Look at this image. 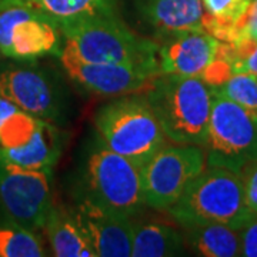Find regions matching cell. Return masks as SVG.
Here are the masks:
<instances>
[{
  "instance_id": "1",
  "label": "cell",
  "mask_w": 257,
  "mask_h": 257,
  "mask_svg": "<svg viewBox=\"0 0 257 257\" xmlns=\"http://www.w3.org/2000/svg\"><path fill=\"white\" fill-rule=\"evenodd\" d=\"M59 26L64 49L82 60L132 64L159 73L156 42L136 35L116 13L69 20Z\"/></svg>"
},
{
  "instance_id": "2",
  "label": "cell",
  "mask_w": 257,
  "mask_h": 257,
  "mask_svg": "<svg viewBox=\"0 0 257 257\" xmlns=\"http://www.w3.org/2000/svg\"><path fill=\"white\" fill-rule=\"evenodd\" d=\"M167 140L206 146L213 93L200 77L159 74L145 92Z\"/></svg>"
},
{
  "instance_id": "3",
  "label": "cell",
  "mask_w": 257,
  "mask_h": 257,
  "mask_svg": "<svg viewBox=\"0 0 257 257\" xmlns=\"http://www.w3.org/2000/svg\"><path fill=\"white\" fill-rule=\"evenodd\" d=\"M167 213L184 229L219 223L240 230L256 216L244 200L241 173L223 167L204 169Z\"/></svg>"
},
{
  "instance_id": "4",
  "label": "cell",
  "mask_w": 257,
  "mask_h": 257,
  "mask_svg": "<svg viewBox=\"0 0 257 257\" xmlns=\"http://www.w3.org/2000/svg\"><path fill=\"white\" fill-rule=\"evenodd\" d=\"M94 126L103 145L140 169L167 142L146 96H127L110 101L96 113Z\"/></svg>"
},
{
  "instance_id": "5",
  "label": "cell",
  "mask_w": 257,
  "mask_h": 257,
  "mask_svg": "<svg viewBox=\"0 0 257 257\" xmlns=\"http://www.w3.org/2000/svg\"><path fill=\"white\" fill-rule=\"evenodd\" d=\"M206 163L241 173L257 160V116L213 94Z\"/></svg>"
},
{
  "instance_id": "6",
  "label": "cell",
  "mask_w": 257,
  "mask_h": 257,
  "mask_svg": "<svg viewBox=\"0 0 257 257\" xmlns=\"http://www.w3.org/2000/svg\"><path fill=\"white\" fill-rule=\"evenodd\" d=\"M87 194L106 209L133 216L145 203L142 169L99 142L87 160Z\"/></svg>"
},
{
  "instance_id": "7",
  "label": "cell",
  "mask_w": 257,
  "mask_h": 257,
  "mask_svg": "<svg viewBox=\"0 0 257 257\" xmlns=\"http://www.w3.org/2000/svg\"><path fill=\"white\" fill-rule=\"evenodd\" d=\"M206 169V152L196 145H167L142 167L145 203L167 211Z\"/></svg>"
},
{
  "instance_id": "8",
  "label": "cell",
  "mask_w": 257,
  "mask_h": 257,
  "mask_svg": "<svg viewBox=\"0 0 257 257\" xmlns=\"http://www.w3.org/2000/svg\"><path fill=\"white\" fill-rule=\"evenodd\" d=\"M62 147V136L52 121L26 111H15L0 126V159L12 165L53 170Z\"/></svg>"
},
{
  "instance_id": "9",
  "label": "cell",
  "mask_w": 257,
  "mask_h": 257,
  "mask_svg": "<svg viewBox=\"0 0 257 257\" xmlns=\"http://www.w3.org/2000/svg\"><path fill=\"white\" fill-rule=\"evenodd\" d=\"M0 206L12 220L43 229L53 207L52 170H33L0 159Z\"/></svg>"
},
{
  "instance_id": "10",
  "label": "cell",
  "mask_w": 257,
  "mask_h": 257,
  "mask_svg": "<svg viewBox=\"0 0 257 257\" xmlns=\"http://www.w3.org/2000/svg\"><path fill=\"white\" fill-rule=\"evenodd\" d=\"M63 36L59 23L29 8L0 10V55L32 60L42 56L60 55Z\"/></svg>"
},
{
  "instance_id": "11",
  "label": "cell",
  "mask_w": 257,
  "mask_h": 257,
  "mask_svg": "<svg viewBox=\"0 0 257 257\" xmlns=\"http://www.w3.org/2000/svg\"><path fill=\"white\" fill-rule=\"evenodd\" d=\"M60 63L74 82L99 96H123L146 92L159 73L156 70L132 64L92 63L62 47Z\"/></svg>"
},
{
  "instance_id": "12",
  "label": "cell",
  "mask_w": 257,
  "mask_h": 257,
  "mask_svg": "<svg viewBox=\"0 0 257 257\" xmlns=\"http://www.w3.org/2000/svg\"><path fill=\"white\" fill-rule=\"evenodd\" d=\"M72 211L96 257L132 256L135 223L130 216L99 206L89 197H83Z\"/></svg>"
},
{
  "instance_id": "13",
  "label": "cell",
  "mask_w": 257,
  "mask_h": 257,
  "mask_svg": "<svg viewBox=\"0 0 257 257\" xmlns=\"http://www.w3.org/2000/svg\"><path fill=\"white\" fill-rule=\"evenodd\" d=\"M220 42L206 32H182L165 36L157 45V67L160 74L202 77L219 55Z\"/></svg>"
},
{
  "instance_id": "14",
  "label": "cell",
  "mask_w": 257,
  "mask_h": 257,
  "mask_svg": "<svg viewBox=\"0 0 257 257\" xmlns=\"http://www.w3.org/2000/svg\"><path fill=\"white\" fill-rule=\"evenodd\" d=\"M0 96L19 110L39 119L53 121L59 117V100L47 76L33 69H10L0 73Z\"/></svg>"
},
{
  "instance_id": "15",
  "label": "cell",
  "mask_w": 257,
  "mask_h": 257,
  "mask_svg": "<svg viewBox=\"0 0 257 257\" xmlns=\"http://www.w3.org/2000/svg\"><path fill=\"white\" fill-rule=\"evenodd\" d=\"M143 15L160 36L203 30L202 0H145Z\"/></svg>"
},
{
  "instance_id": "16",
  "label": "cell",
  "mask_w": 257,
  "mask_h": 257,
  "mask_svg": "<svg viewBox=\"0 0 257 257\" xmlns=\"http://www.w3.org/2000/svg\"><path fill=\"white\" fill-rule=\"evenodd\" d=\"M43 229L55 256L96 257L92 244L72 210L53 206Z\"/></svg>"
},
{
  "instance_id": "17",
  "label": "cell",
  "mask_w": 257,
  "mask_h": 257,
  "mask_svg": "<svg viewBox=\"0 0 257 257\" xmlns=\"http://www.w3.org/2000/svg\"><path fill=\"white\" fill-rule=\"evenodd\" d=\"M29 8L56 20L59 25L89 16L114 15V0H0V10Z\"/></svg>"
},
{
  "instance_id": "18",
  "label": "cell",
  "mask_w": 257,
  "mask_h": 257,
  "mask_svg": "<svg viewBox=\"0 0 257 257\" xmlns=\"http://www.w3.org/2000/svg\"><path fill=\"white\" fill-rule=\"evenodd\" d=\"M183 248V236L173 227L162 223H135L133 257L177 256Z\"/></svg>"
},
{
  "instance_id": "19",
  "label": "cell",
  "mask_w": 257,
  "mask_h": 257,
  "mask_svg": "<svg viewBox=\"0 0 257 257\" xmlns=\"http://www.w3.org/2000/svg\"><path fill=\"white\" fill-rule=\"evenodd\" d=\"M190 247L204 257L240 256V230L226 224L210 223L186 227Z\"/></svg>"
},
{
  "instance_id": "20",
  "label": "cell",
  "mask_w": 257,
  "mask_h": 257,
  "mask_svg": "<svg viewBox=\"0 0 257 257\" xmlns=\"http://www.w3.org/2000/svg\"><path fill=\"white\" fill-rule=\"evenodd\" d=\"M46 250L33 229L19 221L0 223V257H43Z\"/></svg>"
},
{
  "instance_id": "21",
  "label": "cell",
  "mask_w": 257,
  "mask_h": 257,
  "mask_svg": "<svg viewBox=\"0 0 257 257\" xmlns=\"http://www.w3.org/2000/svg\"><path fill=\"white\" fill-rule=\"evenodd\" d=\"M210 89L214 96L224 97L257 116V76L233 73L227 80Z\"/></svg>"
},
{
  "instance_id": "22",
  "label": "cell",
  "mask_w": 257,
  "mask_h": 257,
  "mask_svg": "<svg viewBox=\"0 0 257 257\" xmlns=\"http://www.w3.org/2000/svg\"><path fill=\"white\" fill-rule=\"evenodd\" d=\"M224 52L233 73L257 76V40H241L239 43H224Z\"/></svg>"
},
{
  "instance_id": "23",
  "label": "cell",
  "mask_w": 257,
  "mask_h": 257,
  "mask_svg": "<svg viewBox=\"0 0 257 257\" xmlns=\"http://www.w3.org/2000/svg\"><path fill=\"white\" fill-rule=\"evenodd\" d=\"M202 3L206 13L214 19L240 25L248 12L251 0H202Z\"/></svg>"
},
{
  "instance_id": "24",
  "label": "cell",
  "mask_w": 257,
  "mask_h": 257,
  "mask_svg": "<svg viewBox=\"0 0 257 257\" xmlns=\"http://www.w3.org/2000/svg\"><path fill=\"white\" fill-rule=\"evenodd\" d=\"M244 200L253 214L257 216V160L241 170Z\"/></svg>"
},
{
  "instance_id": "25",
  "label": "cell",
  "mask_w": 257,
  "mask_h": 257,
  "mask_svg": "<svg viewBox=\"0 0 257 257\" xmlns=\"http://www.w3.org/2000/svg\"><path fill=\"white\" fill-rule=\"evenodd\" d=\"M240 256L257 257V216L240 229Z\"/></svg>"
},
{
  "instance_id": "26",
  "label": "cell",
  "mask_w": 257,
  "mask_h": 257,
  "mask_svg": "<svg viewBox=\"0 0 257 257\" xmlns=\"http://www.w3.org/2000/svg\"><path fill=\"white\" fill-rule=\"evenodd\" d=\"M240 30L241 40H257V0H251L248 12L240 23Z\"/></svg>"
},
{
  "instance_id": "27",
  "label": "cell",
  "mask_w": 257,
  "mask_h": 257,
  "mask_svg": "<svg viewBox=\"0 0 257 257\" xmlns=\"http://www.w3.org/2000/svg\"><path fill=\"white\" fill-rule=\"evenodd\" d=\"M19 109L8 99H5L3 96H0V126L3 124V121L9 117L10 114H13L15 111H18Z\"/></svg>"
}]
</instances>
